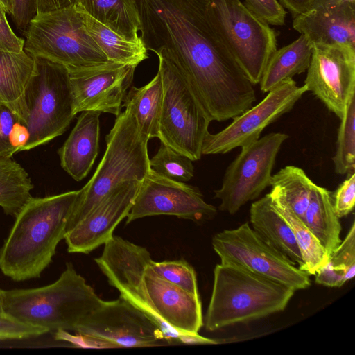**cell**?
<instances>
[{"instance_id":"60d3db41","label":"cell","mask_w":355,"mask_h":355,"mask_svg":"<svg viewBox=\"0 0 355 355\" xmlns=\"http://www.w3.org/2000/svg\"><path fill=\"white\" fill-rule=\"evenodd\" d=\"M10 15L17 28L26 31L37 15L36 0H11Z\"/></svg>"},{"instance_id":"d6986e66","label":"cell","mask_w":355,"mask_h":355,"mask_svg":"<svg viewBox=\"0 0 355 355\" xmlns=\"http://www.w3.org/2000/svg\"><path fill=\"white\" fill-rule=\"evenodd\" d=\"M141 182L125 181L117 185L64 235L67 251L88 254L104 245L116 226L128 216Z\"/></svg>"},{"instance_id":"4316f807","label":"cell","mask_w":355,"mask_h":355,"mask_svg":"<svg viewBox=\"0 0 355 355\" xmlns=\"http://www.w3.org/2000/svg\"><path fill=\"white\" fill-rule=\"evenodd\" d=\"M163 101V85L160 72L141 87H130L123 107L134 114L139 130L148 140L158 137Z\"/></svg>"},{"instance_id":"cb8c5ba5","label":"cell","mask_w":355,"mask_h":355,"mask_svg":"<svg viewBox=\"0 0 355 355\" xmlns=\"http://www.w3.org/2000/svg\"><path fill=\"white\" fill-rule=\"evenodd\" d=\"M313 46L302 34L293 42L271 55L263 71L259 84L263 93L269 92L282 83L307 70Z\"/></svg>"},{"instance_id":"74e56055","label":"cell","mask_w":355,"mask_h":355,"mask_svg":"<svg viewBox=\"0 0 355 355\" xmlns=\"http://www.w3.org/2000/svg\"><path fill=\"white\" fill-rule=\"evenodd\" d=\"M333 205L338 218L348 215L355 203V173L348 174L332 195Z\"/></svg>"},{"instance_id":"836d02e7","label":"cell","mask_w":355,"mask_h":355,"mask_svg":"<svg viewBox=\"0 0 355 355\" xmlns=\"http://www.w3.org/2000/svg\"><path fill=\"white\" fill-rule=\"evenodd\" d=\"M192 160L161 142L157 153L150 159V168L168 179L185 182L190 180L194 173Z\"/></svg>"},{"instance_id":"9c48e42d","label":"cell","mask_w":355,"mask_h":355,"mask_svg":"<svg viewBox=\"0 0 355 355\" xmlns=\"http://www.w3.org/2000/svg\"><path fill=\"white\" fill-rule=\"evenodd\" d=\"M214 25L252 85L259 83L277 49L276 33L256 17L240 0H206Z\"/></svg>"},{"instance_id":"f1b7e54d","label":"cell","mask_w":355,"mask_h":355,"mask_svg":"<svg viewBox=\"0 0 355 355\" xmlns=\"http://www.w3.org/2000/svg\"><path fill=\"white\" fill-rule=\"evenodd\" d=\"M82 12L86 29L109 61L137 66L148 58V50L142 41L134 42L127 40L85 12Z\"/></svg>"},{"instance_id":"30bf717a","label":"cell","mask_w":355,"mask_h":355,"mask_svg":"<svg viewBox=\"0 0 355 355\" xmlns=\"http://www.w3.org/2000/svg\"><path fill=\"white\" fill-rule=\"evenodd\" d=\"M76 344L89 348L152 347L171 343L161 329L128 300L104 301L74 331Z\"/></svg>"},{"instance_id":"ee69618b","label":"cell","mask_w":355,"mask_h":355,"mask_svg":"<svg viewBox=\"0 0 355 355\" xmlns=\"http://www.w3.org/2000/svg\"><path fill=\"white\" fill-rule=\"evenodd\" d=\"M0 6L6 12V13H10L11 0H0Z\"/></svg>"},{"instance_id":"d4e9b609","label":"cell","mask_w":355,"mask_h":355,"mask_svg":"<svg viewBox=\"0 0 355 355\" xmlns=\"http://www.w3.org/2000/svg\"><path fill=\"white\" fill-rule=\"evenodd\" d=\"M76 6L123 38L141 42L135 0H78Z\"/></svg>"},{"instance_id":"8fae6325","label":"cell","mask_w":355,"mask_h":355,"mask_svg":"<svg viewBox=\"0 0 355 355\" xmlns=\"http://www.w3.org/2000/svg\"><path fill=\"white\" fill-rule=\"evenodd\" d=\"M211 243L220 263L272 279L294 291L311 285L309 275L263 239L248 223L216 233Z\"/></svg>"},{"instance_id":"ba28073f","label":"cell","mask_w":355,"mask_h":355,"mask_svg":"<svg viewBox=\"0 0 355 355\" xmlns=\"http://www.w3.org/2000/svg\"><path fill=\"white\" fill-rule=\"evenodd\" d=\"M34 59L35 72L26 91L29 136L21 151L62 135L75 116L68 70L44 58Z\"/></svg>"},{"instance_id":"1f68e13d","label":"cell","mask_w":355,"mask_h":355,"mask_svg":"<svg viewBox=\"0 0 355 355\" xmlns=\"http://www.w3.org/2000/svg\"><path fill=\"white\" fill-rule=\"evenodd\" d=\"M271 200L293 230L303 261L300 269L309 275H315L327 262L328 253L302 220L281 203Z\"/></svg>"},{"instance_id":"277c9868","label":"cell","mask_w":355,"mask_h":355,"mask_svg":"<svg viewBox=\"0 0 355 355\" xmlns=\"http://www.w3.org/2000/svg\"><path fill=\"white\" fill-rule=\"evenodd\" d=\"M105 140L104 155L92 177L79 190L67 222L66 232L117 185L125 181L141 182L151 169L148 139L140 132L129 107L116 116Z\"/></svg>"},{"instance_id":"83f0119b","label":"cell","mask_w":355,"mask_h":355,"mask_svg":"<svg viewBox=\"0 0 355 355\" xmlns=\"http://www.w3.org/2000/svg\"><path fill=\"white\" fill-rule=\"evenodd\" d=\"M313 182L301 168L286 166L272 175L270 198L303 220Z\"/></svg>"},{"instance_id":"4dcf8cb0","label":"cell","mask_w":355,"mask_h":355,"mask_svg":"<svg viewBox=\"0 0 355 355\" xmlns=\"http://www.w3.org/2000/svg\"><path fill=\"white\" fill-rule=\"evenodd\" d=\"M355 275V223L345 238L329 254L327 262L315 275V282L329 287H340Z\"/></svg>"},{"instance_id":"ab89813d","label":"cell","mask_w":355,"mask_h":355,"mask_svg":"<svg viewBox=\"0 0 355 355\" xmlns=\"http://www.w3.org/2000/svg\"><path fill=\"white\" fill-rule=\"evenodd\" d=\"M25 41L17 36L10 28L6 12L0 6V51L19 53L24 50Z\"/></svg>"},{"instance_id":"4fadbf2b","label":"cell","mask_w":355,"mask_h":355,"mask_svg":"<svg viewBox=\"0 0 355 355\" xmlns=\"http://www.w3.org/2000/svg\"><path fill=\"white\" fill-rule=\"evenodd\" d=\"M94 261L109 284L119 291L120 297L148 316L171 343H180L177 336L163 323L148 299L144 276L153 259L146 248L113 235L104 244L101 256Z\"/></svg>"},{"instance_id":"bcb514c9","label":"cell","mask_w":355,"mask_h":355,"mask_svg":"<svg viewBox=\"0 0 355 355\" xmlns=\"http://www.w3.org/2000/svg\"></svg>"},{"instance_id":"7bdbcfd3","label":"cell","mask_w":355,"mask_h":355,"mask_svg":"<svg viewBox=\"0 0 355 355\" xmlns=\"http://www.w3.org/2000/svg\"><path fill=\"white\" fill-rule=\"evenodd\" d=\"M311 1V0H279L280 4L288 10L293 17L302 12Z\"/></svg>"},{"instance_id":"ffe728a7","label":"cell","mask_w":355,"mask_h":355,"mask_svg":"<svg viewBox=\"0 0 355 355\" xmlns=\"http://www.w3.org/2000/svg\"><path fill=\"white\" fill-rule=\"evenodd\" d=\"M293 28L306 36L312 46L355 50V0H311L293 17Z\"/></svg>"},{"instance_id":"f6af8a7d","label":"cell","mask_w":355,"mask_h":355,"mask_svg":"<svg viewBox=\"0 0 355 355\" xmlns=\"http://www.w3.org/2000/svg\"><path fill=\"white\" fill-rule=\"evenodd\" d=\"M0 312H4L3 308V290L0 288Z\"/></svg>"},{"instance_id":"2e32d148","label":"cell","mask_w":355,"mask_h":355,"mask_svg":"<svg viewBox=\"0 0 355 355\" xmlns=\"http://www.w3.org/2000/svg\"><path fill=\"white\" fill-rule=\"evenodd\" d=\"M304 85L339 119L355 94V50L313 46Z\"/></svg>"},{"instance_id":"d590c367","label":"cell","mask_w":355,"mask_h":355,"mask_svg":"<svg viewBox=\"0 0 355 355\" xmlns=\"http://www.w3.org/2000/svg\"><path fill=\"white\" fill-rule=\"evenodd\" d=\"M47 333L46 329L26 324L5 312H0V340H25Z\"/></svg>"},{"instance_id":"7402d4cb","label":"cell","mask_w":355,"mask_h":355,"mask_svg":"<svg viewBox=\"0 0 355 355\" xmlns=\"http://www.w3.org/2000/svg\"><path fill=\"white\" fill-rule=\"evenodd\" d=\"M35 67L34 58L24 50L0 51V105L10 109L25 126L28 116L26 91Z\"/></svg>"},{"instance_id":"3957f363","label":"cell","mask_w":355,"mask_h":355,"mask_svg":"<svg viewBox=\"0 0 355 355\" xmlns=\"http://www.w3.org/2000/svg\"><path fill=\"white\" fill-rule=\"evenodd\" d=\"M104 301L71 263H67L59 278L49 285L3 290L5 313L49 333L73 331L79 322Z\"/></svg>"},{"instance_id":"5bb4252c","label":"cell","mask_w":355,"mask_h":355,"mask_svg":"<svg viewBox=\"0 0 355 355\" xmlns=\"http://www.w3.org/2000/svg\"><path fill=\"white\" fill-rule=\"evenodd\" d=\"M217 214L214 206L206 202L200 189L157 173L152 169L141 181L126 224L146 216L159 215L202 223Z\"/></svg>"},{"instance_id":"5b68a950","label":"cell","mask_w":355,"mask_h":355,"mask_svg":"<svg viewBox=\"0 0 355 355\" xmlns=\"http://www.w3.org/2000/svg\"><path fill=\"white\" fill-rule=\"evenodd\" d=\"M295 291L272 279L220 263L205 315V327L215 331L284 310Z\"/></svg>"},{"instance_id":"9a60e30c","label":"cell","mask_w":355,"mask_h":355,"mask_svg":"<svg viewBox=\"0 0 355 355\" xmlns=\"http://www.w3.org/2000/svg\"><path fill=\"white\" fill-rule=\"evenodd\" d=\"M308 92L289 79L272 89L254 107L234 117L221 131L205 137L202 155L225 154L258 139L268 125L289 112L302 95Z\"/></svg>"},{"instance_id":"603a6c76","label":"cell","mask_w":355,"mask_h":355,"mask_svg":"<svg viewBox=\"0 0 355 355\" xmlns=\"http://www.w3.org/2000/svg\"><path fill=\"white\" fill-rule=\"evenodd\" d=\"M250 223L263 239L302 268V258L293 230L268 193L252 203Z\"/></svg>"},{"instance_id":"e575fe53","label":"cell","mask_w":355,"mask_h":355,"mask_svg":"<svg viewBox=\"0 0 355 355\" xmlns=\"http://www.w3.org/2000/svg\"><path fill=\"white\" fill-rule=\"evenodd\" d=\"M152 269L162 278L196 296H199L196 272L184 259L153 261Z\"/></svg>"},{"instance_id":"b9f144b4","label":"cell","mask_w":355,"mask_h":355,"mask_svg":"<svg viewBox=\"0 0 355 355\" xmlns=\"http://www.w3.org/2000/svg\"><path fill=\"white\" fill-rule=\"evenodd\" d=\"M78 0H36L37 14L76 6Z\"/></svg>"},{"instance_id":"6da1fadb","label":"cell","mask_w":355,"mask_h":355,"mask_svg":"<svg viewBox=\"0 0 355 355\" xmlns=\"http://www.w3.org/2000/svg\"><path fill=\"white\" fill-rule=\"evenodd\" d=\"M147 50L173 62L211 121L242 114L256 101L245 75L211 21L206 0H135Z\"/></svg>"},{"instance_id":"f35d334b","label":"cell","mask_w":355,"mask_h":355,"mask_svg":"<svg viewBox=\"0 0 355 355\" xmlns=\"http://www.w3.org/2000/svg\"><path fill=\"white\" fill-rule=\"evenodd\" d=\"M19 122V119L10 109L0 105V157H12L16 153L12 137Z\"/></svg>"},{"instance_id":"44dd1931","label":"cell","mask_w":355,"mask_h":355,"mask_svg":"<svg viewBox=\"0 0 355 355\" xmlns=\"http://www.w3.org/2000/svg\"><path fill=\"white\" fill-rule=\"evenodd\" d=\"M101 112L84 111L69 136L59 149L62 168L75 180L89 173L99 152Z\"/></svg>"},{"instance_id":"8d00e7d4","label":"cell","mask_w":355,"mask_h":355,"mask_svg":"<svg viewBox=\"0 0 355 355\" xmlns=\"http://www.w3.org/2000/svg\"><path fill=\"white\" fill-rule=\"evenodd\" d=\"M244 5L256 17L268 25L285 24L286 12L277 0H245Z\"/></svg>"},{"instance_id":"f546056e","label":"cell","mask_w":355,"mask_h":355,"mask_svg":"<svg viewBox=\"0 0 355 355\" xmlns=\"http://www.w3.org/2000/svg\"><path fill=\"white\" fill-rule=\"evenodd\" d=\"M31 180L25 169L12 157H0V207L15 217L32 198Z\"/></svg>"},{"instance_id":"7a4b0ae2","label":"cell","mask_w":355,"mask_h":355,"mask_svg":"<svg viewBox=\"0 0 355 355\" xmlns=\"http://www.w3.org/2000/svg\"><path fill=\"white\" fill-rule=\"evenodd\" d=\"M79 190L32 197L15 217L0 248V270L15 282L39 278L64 239Z\"/></svg>"},{"instance_id":"7c38bea8","label":"cell","mask_w":355,"mask_h":355,"mask_svg":"<svg viewBox=\"0 0 355 355\" xmlns=\"http://www.w3.org/2000/svg\"><path fill=\"white\" fill-rule=\"evenodd\" d=\"M288 138L285 133L270 132L241 147L225 171L220 188L214 191L220 211L236 213L270 186L277 155Z\"/></svg>"},{"instance_id":"52a82bcc","label":"cell","mask_w":355,"mask_h":355,"mask_svg":"<svg viewBox=\"0 0 355 355\" xmlns=\"http://www.w3.org/2000/svg\"><path fill=\"white\" fill-rule=\"evenodd\" d=\"M163 101L158 137L160 141L192 161L202 157L211 120L186 78L168 58L159 55Z\"/></svg>"},{"instance_id":"8992f818","label":"cell","mask_w":355,"mask_h":355,"mask_svg":"<svg viewBox=\"0 0 355 355\" xmlns=\"http://www.w3.org/2000/svg\"><path fill=\"white\" fill-rule=\"evenodd\" d=\"M24 51L64 66L68 71L109 62L86 29L76 6L38 13L26 30Z\"/></svg>"},{"instance_id":"e0dca14e","label":"cell","mask_w":355,"mask_h":355,"mask_svg":"<svg viewBox=\"0 0 355 355\" xmlns=\"http://www.w3.org/2000/svg\"><path fill=\"white\" fill-rule=\"evenodd\" d=\"M137 66L114 62L69 71L76 115L84 111L118 116Z\"/></svg>"},{"instance_id":"d6a6232c","label":"cell","mask_w":355,"mask_h":355,"mask_svg":"<svg viewBox=\"0 0 355 355\" xmlns=\"http://www.w3.org/2000/svg\"><path fill=\"white\" fill-rule=\"evenodd\" d=\"M340 119L336 150L332 160L335 172L345 175L355 169V94L349 99Z\"/></svg>"},{"instance_id":"484cf974","label":"cell","mask_w":355,"mask_h":355,"mask_svg":"<svg viewBox=\"0 0 355 355\" xmlns=\"http://www.w3.org/2000/svg\"><path fill=\"white\" fill-rule=\"evenodd\" d=\"M329 254L341 243V224L335 212L331 193L313 183L302 220Z\"/></svg>"},{"instance_id":"ac0fdd59","label":"cell","mask_w":355,"mask_h":355,"mask_svg":"<svg viewBox=\"0 0 355 355\" xmlns=\"http://www.w3.org/2000/svg\"><path fill=\"white\" fill-rule=\"evenodd\" d=\"M144 284L150 302L163 323L184 344L213 345L218 341L198 334L203 325L200 296L167 282L147 266Z\"/></svg>"}]
</instances>
